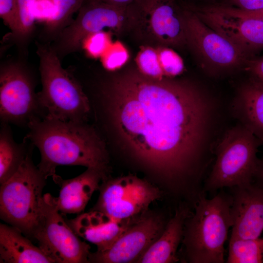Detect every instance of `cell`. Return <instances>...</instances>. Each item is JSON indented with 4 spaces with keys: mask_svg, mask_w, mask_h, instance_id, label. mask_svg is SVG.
Segmentation results:
<instances>
[{
    "mask_svg": "<svg viewBox=\"0 0 263 263\" xmlns=\"http://www.w3.org/2000/svg\"><path fill=\"white\" fill-rule=\"evenodd\" d=\"M231 189L230 238L263 237V190L254 182Z\"/></svg>",
    "mask_w": 263,
    "mask_h": 263,
    "instance_id": "obj_15",
    "label": "cell"
},
{
    "mask_svg": "<svg viewBox=\"0 0 263 263\" xmlns=\"http://www.w3.org/2000/svg\"><path fill=\"white\" fill-rule=\"evenodd\" d=\"M136 63L139 73L142 75L154 79L165 78L156 48L142 47L136 56Z\"/></svg>",
    "mask_w": 263,
    "mask_h": 263,
    "instance_id": "obj_24",
    "label": "cell"
},
{
    "mask_svg": "<svg viewBox=\"0 0 263 263\" xmlns=\"http://www.w3.org/2000/svg\"><path fill=\"white\" fill-rule=\"evenodd\" d=\"M216 4L220 8L227 12L240 16L256 19L263 21V9L255 11H248L219 3H217Z\"/></svg>",
    "mask_w": 263,
    "mask_h": 263,
    "instance_id": "obj_31",
    "label": "cell"
},
{
    "mask_svg": "<svg viewBox=\"0 0 263 263\" xmlns=\"http://www.w3.org/2000/svg\"><path fill=\"white\" fill-rule=\"evenodd\" d=\"M102 56V63L105 68L109 71H114L126 63L129 54L121 42L116 41L111 44Z\"/></svg>",
    "mask_w": 263,
    "mask_h": 263,
    "instance_id": "obj_27",
    "label": "cell"
},
{
    "mask_svg": "<svg viewBox=\"0 0 263 263\" xmlns=\"http://www.w3.org/2000/svg\"><path fill=\"white\" fill-rule=\"evenodd\" d=\"M34 146L17 172L0 188V218L31 238L38 224L46 180L32 161Z\"/></svg>",
    "mask_w": 263,
    "mask_h": 263,
    "instance_id": "obj_6",
    "label": "cell"
},
{
    "mask_svg": "<svg viewBox=\"0 0 263 263\" xmlns=\"http://www.w3.org/2000/svg\"><path fill=\"white\" fill-rule=\"evenodd\" d=\"M189 208L182 206L176 211L159 237L138 260L141 263H171L179 259L177 250L184 233Z\"/></svg>",
    "mask_w": 263,
    "mask_h": 263,
    "instance_id": "obj_19",
    "label": "cell"
},
{
    "mask_svg": "<svg viewBox=\"0 0 263 263\" xmlns=\"http://www.w3.org/2000/svg\"><path fill=\"white\" fill-rule=\"evenodd\" d=\"M246 68L251 74V76L263 82V56L247 60Z\"/></svg>",
    "mask_w": 263,
    "mask_h": 263,
    "instance_id": "obj_32",
    "label": "cell"
},
{
    "mask_svg": "<svg viewBox=\"0 0 263 263\" xmlns=\"http://www.w3.org/2000/svg\"><path fill=\"white\" fill-rule=\"evenodd\" d=\"M253 182L263 190V157L260 159Z\"/></svg>",
    "mask_w": 263,
    "mask_h": 263,
    "instance_id": "obj_33",
    "label": "cell"
},
{
    "mask_svg": "<svg viewBox=\"0 0 263 263\" xmlns=\"http://www.w3.org/2000/svg\"><path fill=\"white\" fill-rule=\"evenodd\" d=\"M187 43L209 71L223 72L245 65L248 59L235 45L207 25L190 7L183 12Z\"/></svg>",
    "mask_w": 263,
    "mask_h": 263,
    "instance_id": "obj_10",
    "label": "cell"
},
{
    "mask_svg": "<svg viewBox=\"0 0 263 263\" xmlns=\"http://www.w3.org/2000/svg\"><path fill=\"white\" fill-rule=\"evenodd\" d=\"M0 132V184H2L19 169L34 145L24 139L21 143L13 139L7 123H2ZM30 142V141H29Z\"/></svg>",
    "mask_w": 263,
    "mask_h": 263,
    "instance_id": "obj_21",
    "label": "cell"
},
{
    "mask_svg": "<svg viewBox=\"0 0 263 263\" xmlns=\"http://www.w3.org/2000/svg\"><path fill=\"white\" fill-rule=\"evenodd\" d=\"M220 4L248 11L263 9V0H224Z\"/></svg>",
    "mask_w": 263,
    "mask_h": 263,
    "instance_id": "obj_30",
    "label": "cell"
},
{
    "mask_svg": "<svg viewBox=\"0 0 263 263\" xmlns=\"http://www.w3.org/2000/svg\"><path fill=\"white\" fill-rule=\"evenodd\" d=\"M0 117L2 123L27 125L42 117L32 80L19 64L11 63L0 69Z\"/></svg>",
    "mask_w": 263,
    "mask_h": 263,
    "instance_id": "obj_11",
    "label": "cell"
},
{
    "mask_svg": "<svg viewBox=\"0 0 263 263\" xmlns=\"http://www.w3.org/2000/svg\"><path fill=\"white\" fill-rule=\"evenodd\" d=\"M232 197L220 191L211 199L204 193L194 205L195 212L185 223L184 244L192 263H223L224 244L232 225Z\"/></svg>",
    "mask_w": 263,
    "mask_h": 263,
    "instance_id": "obj_3",
    "label": "cell"
},
{
    "mask_svg": "<svg viewBox=\"0 0 263 263\" xmlns=\"http://www.w3.org/2000/svg\"><path fill=\"white\" fill-rule=\"evenodd\" d=\"M232 111L263 143V82L251 76L239 88Z\"/></svg>",
    "mask_w": 263,
    "mask_h": 263,
    "instance_id": "obj_18",
    "label": "cell"
},
{
    "mask_svg": "<svg viewBox=\"0 0 263 263\" xmlns=\"http://www.w3.org/2000/svg\"><path fill=\"white\" fill-rule=\"evenodd\" d=\"M84 0H37L34 13L45 20L49 30L60 31L75 13L78 11Z\"/></svg>",
    "mask_w": 263,
    "mask_h": 263,
    "instance_id": "obj_22",
    "label": "cell"
},
{
    "mask_svg": "<svg viewBox=\"0 0 263 263\" xmlns=\"http://www.w3.org/2000/svg\"><path fill=\"white\" fill-rule=\"evenodd\" d=\"M161 219L145 214L133 223L107 249L91 253L89 262L127 263L138 260L164 230Z\"/></svg>",
    "mask_w": 263,
    "mask_h": 263,
    "instance_id": "obj_13",
    "label": "cell"
},
{
    "mask_svg": "<svg viewBox=\"0 0 263 263\" xmlns=\"http://www.w3.org/2000/svg\"><path fill=\"white\" fill-rule=\"evenodd\" d=\"M42 89L37 94L42 117L85 121L90 104L81 85L61 66L52 48L38 45Z\"/></svg>",
    "mask_w": 263,
    "mask_h": 263,
    "instance_id": "obj_4",
    "label": "cell"
},
{
    "mask_svg": "<svg viewBox=\"0 0 263 263\" xmlns=\"http://www.w3.org/2000/svg\"><path fill=\"white\" fill-rule=\"evenodd\" d=\"M133 17L130 5L120 7L84 0L76 18L60 31L53 49L59 57L75 52L88 36L105 28L119 32Z\"/></svg>",
    "mask_w": 263,
    "mask_h": 263,
    "instance_id": "obj_9",
    "label": "cell"
},
{
    "mask_svg": "<svg viewBox=\"0 0 263 263\" xmlns=\"http://www.w3.org/2000/svg\"><path fill=\"white\" fill-rule=\"evenodd\" d=\"M17 228L0 224V263H55Z\"/></svg>",
    "mask_w": 263,
    "mask_h": 263,
    "instance_id": "obj_20",
    "label": "cell"
},
{
    "mask_svg": "<svg viewBox=\"0 0 263 263\" xmlns=\"http://www.w3.org/2000/svg\"><path fill=\"white\" fill-rule=\"evenodd\" d=\"M156 49L165 78H173L182 73L184 68L183 61L175 52L165 46Z\"/></svg>",
    "mask_w": 263,
    "mask_h": 263,
    "instance_id": "obj_25",
    "label": "cell"
},
{
    "mask_svg": "<svg viewBox=\"0 0 263 263\" xmlns=\"http://www.w3.org/2000/svg\"><path fill=\"white\" fill-rule=\"evenodd\" d=\"M111 45L110 34L101 31L88 36L82 46L90 56L98 57L102 56Z\"/></svg>",
    "mask_w": 263,
    "mask_h": 263,
    "instance_id": "obj_28",
    "label": "cell"
},
{
    "mask_svg": "<svg viewBox=\"0 0 263 263\" xmlns=\"http://www.w3.org/2000/svg\"><path fill=\"white\" fill-rule=\"evenodd\" d=\"M108 174L98 169L87 168L72 179H64L56 173L53 175L54 182L60 188L59 196L56 197L60 212L75 214L82 211L94 192L99 190L100 183L108 177Z\"/></svg>",
    "mask_w": 263,
    "mask_h": 263,
    "instance_id": "obj_16",
    "label": "cell"
},
{
    "mask_svg": "<svg viewBox=\"0 0 263 263\" xmlns=\"http://www.w3.org/2000/svg\"><path fill=\"white\" fill-rule=\"evenodd\" d=\"M263 144L241 123L228 130L217 146L216 159L204 182L203 191L215 192L253 182L260 159L259 146Z\"/></svg>",
    "mask_w": 263,
    "mask_h": 263,
    "instance_id": "obj_5",
    "label": "cell"
},
{
    "mask_svg": "<svg viewBox=\"0 0 263 263\" xmlns=\"http://www.w3.org/2000/svg\"><path fill=\"white\" fill-rule=\"evenodd\" d=\"M227 263H263V237L230 238Z\"/></svg>",
    "mask_w": 263,
    "mask_h": 263,
    "instance_id": "obj_23",
    "label": "cell"
},
{
    "mask_svg": "<svg viewBox=\"0 0 263 263\" xmlns=\"http://www.w3.org/2000/svg\"><path fill=\"white\" fill-rule=\"evenodd\" d=\"M19 21L18 38L24 39L32 32L35 20L34 6L37 0H17Z\"/></svg>",
    "mask_w": 263,
    "mask_h": 263,
    "instance_id": "obj_26",
    "label": "cell"
},
{
    "mask_svg": "<svg viewBox=\"0 0 263 263\" xmlns=\"http://www.w3.org/2000/svg\"><path fill=\"white\" fill-rule=\"evenodd\" d=\"M190 7L203 21L232 42L248 59L263 49V21L227 12L216 4Z\"/></svg>",
    "mask_w": 263,
    "mask_h": 263,
    "instance_id": "obj_12",
    "label": "cell"
},
{
    "mask_svg": "<svg viewBox=\"0 0 263 263\" xmlns=\"http://www.w3.org/2000/svg\"><path fill=\"white\" fill-rule=\"evenodd\" d=\"M103 95L116 131L136 158L174 191L202 187L214 110L202 89L185 80L131 72L107 85Z\"/></svg>",
    "mask_w": 263,
    "mask_h": 263,
    "instance_id": "obj_1",
    "label": "cell"
},
{
    "mask_svg": "<svg viewBox=\"0 0 263 263\" xmlns=\"http://www.w3.org/2000/svg\"><path fill=\"white\" fill-rule=\"evenodd\" d=\"M27 126L29 130L24 139L38 149L41 159L37 167L46 179L62 165L81 166L108 173L105 144L85 121L38 117Z\"/></svg>",
    "mask_w": 263,
    "mask_h": 263,
    "instance_id": "obj_2",
    "label": "cell"
},
{
    "mask_svg": "<svg viewBox=\"0 0 263 263\" xmlns=\"http://www.w3.org/2000/svg\"><path fill=\"white\" fill-rule=\"evenodd\" d=\"M111 5L124 7L128 6L132 3H134L137 0H95Z\"/></svg>",
    "mask_w": 263,
    "mask_h": 263,
    "instance_id": "obj_34",
    "label": "cell"
},
{
    "mask_svg": "<svg viewBox=\"0 0 263 263\" xmlns=\"http://www.w3.org/2000/svg\"><path fill=\"white\" fill-rule=\"evenodd\" d=\"M0 16L17 37L19 32V21L17 0H0Z\"/></svg>",
    "mask_w": 263,
    "mask_h": 263,
    "instance_id": "obj_29",
    "label": "cell"
},
{
    "mask_svg": "<svg viewBox=\"0 0 263 263\" xmlns=\"http://www.w3.org/2000/svg\"><path fill=\"white\" fill-rule=\"evenodd\" d=\"M59 212L56 197L49 193L43 195L33 238L55 263H89L90 246L79 238Z\"/></svg>",
    "mask_w": 263,
    "mask_h": 263,
    "instance_id": "obj_7",
    "label": "cell"
},
{
    "mask_svg": "<svg viewBox=\"0 0 263 263\" xmlns=\"http://www.w3.org/2000/svg\"><path fill=\"white\" fill-rule=\"evenodd\" d=\"M99 190L98 200L91 210L121 221L139 218L161 196L157 188L134 175L108 177L101 182Z\"/></svg>",
    "mask_w": 263,
    "mask_h": 263,
    "instance_id": "obj_8",
    "label": "cell"
},
{
    "mask_svg": "<svg viewBox=\"0 0 263 263\" xmlns=\"http://www.w3.org/2000/svg\"><path fill=\"white\" fill-rule=\"evenodd\" d=\"M131 4L135 16L143 21L151 36L164 46L187 45L181 10L174 0H137Z\"/></svg>",
    "mask_w": 263,
    "mask_h": 263,
    "instance_id": "obj_14",
    "label": "cell"
},
{
    "mask_svg": "<svg viewBox=\"0 0 263 263\" xmlns=\"http://www.w3.org/2000/svg\"><path fill=\"white\" fill-rule=\"evenodd\" d=\"M138 219L117 220L100 211L91 210L67 222L79 237L95 244L96 251L101 252L111 246Z\"/></svg>",
    "mask_w": 263,
    "mask_h": 263,
    "instance_id": "obj_17",
    "label": "cell"
}]
</instances>
